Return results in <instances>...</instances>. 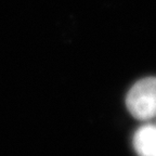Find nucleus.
<instances>
[{"mask_svg":"<svg viewBox=\"0 0 156 156\" xmlns=\"http://www.w3.org/2000/svg\"><path fill=\"white\" fill-rule=\"evenodd\" d=\"M133 149L138 156H156V126L144 125L133 136Z\"/></svg>","mask_w":156,"mask_h":156,"instance_id":"2","label":"nucleus"},{"mask_svg":"<svg viewBox=\"0 0 156 156\" xmlns=\"http://www.w3.org/2000/svg\"><path fill=\"white\" fill-rule=\"evenodd\" d=\"M130 114L139 120L156 117V77L143 78L136 83L126 98Z\"/></svg>","mask_w":156,"mask_h":156,"instance_id":"1","label":"nucleus"}]
</instances>
